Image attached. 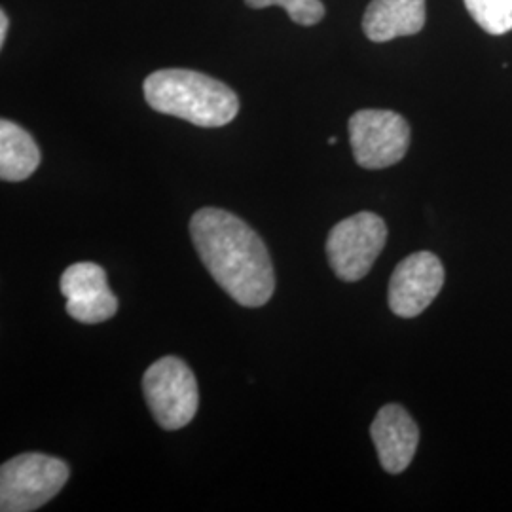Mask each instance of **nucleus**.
Masks as SVG:
<instances>
[{"mask_svg":"<svg viewBox=\"0 0 512 512\" xmlns=\"http://www.w3.org/2000/svg\"><path fill=\"white\" fill-rule=\"evenodd\" d=\"M425 25V0H372L363 18V31L372 42L418 35Z\"/></svg>","mask_w":512,"mask_h":512,"instance_id":"9d476101","label":"nucleus"},{"mask_svg":"<svg viewBox=\"0 0 512 512\" xmlns=\"http://www.w3.org/2000/svg\"><path fill=\"white\" fill-rule=\"evenodd\" d=\"M370 437L376 444L384 471L389 475H401L416 456L420 429L403 406L387 404L372 421Z\"/></svg>","mask_w":512,"mask_h":512,"instance_id":"1a4fd4ad","label":"nucleus"},{"mask_svg":"<svg viewBox=\"0 0 512 512\" xmlns=\"http://www.w3.org/2000/svg\"><path fill=\"white\" fill-rule=\"evenodd\" d=\"M40 165V150L35 139L10 120L0 122V179L21 183Z\"/></svg>","mask_w":512,"mask_h":512,"instance_id":"9b49d317","label":"nucleus"},{"mask_svg":"<svg viewBox=\"0 0 512 512\" xmlns=\"http://www.w3.org/2000/svg\"><path fill=\"white\" fill-rule=\"evenodd\" d=\"M387 243V226L376 213H357L338 222L327 239L330 268L338 279L355 283L372 270Z\"/></svg>","mask_w":512,"mask_h":512,"instance_id":"39448f33","label":"nucleus"},{"mask_svg":"<svg viewBox=\"0 0 512 512\" xmlns=\"http://www.w3.org/2000/svg\"><path fill=\"white\" fill-rule=\"evenodd\" d=\"M465 6L490 35H505L512 31V0H465Z\"/></svg>","mask_w":512,"mask_h":512,"instance_id":"f8f14e48","label":"nucleus"},{"mask_svg":"<svg viewBox=\"0 0 512 512\" xmlns=\"http://www.w3.org/2000/svg\"><path fill=\"white\" fill-rule=\"evenodd\" d=\"M8 25H10V21H8L6 12L2 10V12H0V46H4V42H6V35H8Z\"/></svg>","mask_w":512,"mask_h":512,"instance_id":"4468645a","label":"nucleus"},{"mask_svg":"<svg viewBox=\"0 0 512 512\" xmlns=\"http://www.w3.org/2000/svg\"><path fill=\"white\" fill-rule=\"evenodd\" d=\"M190 236L207 272L239 306L260 308L270 302L274 264L266 243L245 220L205 207L190 219Z\"/></svg>","mask_w":512,"mask_h":512,"instance_id":"f257e3e1","label":"nucleus"},{"mask_svg":"<svg viewBox=\"0 0 512 512\" xmlns=\"http://www.w3.org/2000/svg\"><path fill=\"white\" fill-rule=\"evenodd\" d=\"M61 294L67 298V313L78 323H103L118 311V298L110 291L107 272L95 262H76L59 281Z\"/></svg>","mask_w":512,"mask_h":512,"instance_id":"6e6552de","label":"nucleus"},{"mask_svg":"<svg viewBox=\"0 0 512 512\" xmlns=\"http://www.w3.org/2000/svg\"><path fill=\"white\" fill-rule=\"evenodd\" d=\"M329 145H336V137H330Z\"/></svg>","mask_w":512,"mask_h":512,"instance_id":"2eb2a0df","label":"nucleus"},{"mask_svg":"<svg viewBox=\"0 0 512 512\" xmlns=\"http://www.w3.org/2000/svg\"><path fill=\"white\" fill-rule=\"evenodd\" d=\"M444 285V266L429 251L406 256L389 281V308L404 319L418 317L439 296Z\"/></svg>","mask_w":512,"mask_h":512,"instance_id":"0eeeda50","label":"nucleus"},{"mask_svg":"<svg viewBox=\"0 0 512 512\" xmlns=\"http://www.w3.org/2000/svg\"><path fill=\"white\" fill-rule=\"evenodd\" d=\"M69 465L46 454H21L0 467V511H37L63 490Z\"/></svg>","mask_w":512,"mask_h":512,"instance_id":"7ed1b4c3","label":"nucleus"},{"mask_svg":"<svg viewBox=\"0 0 512 512\" xmlns=\"http://www.w3.org/2000/svg\"><path fill=\"white\" fill-rule=\"evenodd\" d=\"M145 99L156 112L186 120L200 128H222L239 112L232 88L207 74L188 69H164L150 74Z\"/></svg>","mask_w":512,"mask_h":512,"instance_id":"f03ea898","label":"nucleus"},{"mask_svg":"<svg viewBox=\"0 0 512 512\" xmlns=\"http://www.w3.org/2000/svg\"><path fill=\"white\" fill-rule=\"evenodd\" d=\"M249 8H270V6H281L287 10L289 18L294 23L311 27L317 25L321 19L325 18V6L321 0H245Z\"/></svg>","mask_w":512,"mask_h":512,"instance_id":"ddd939ff","label":"nucleus"},{"mask_svg":"<svg viewBox=\"0 0 512 512\" xmlns=\"http://www.w3.org/2000/svg\"><path fill=\"white\" fill-rule=\"evenodd\" d=\"M348 129L353 158L365 169L399 164L410 147V126L393 110H357Z\"/></svg>","mask_w":512,"mask_h":512,"instance_id":"423d86ee","label":"nucleus"},{"mask_svg":"<svg viewBox=\"0 0 512 512\" xmlns=\"http://www.w3.org/2000/svg\"><path fill=\"white\" fill-rule=\"evenodd\" d=\"M143 393L156 423L165 431L183 429L200 406L198 382L183 359L167 355L150 365L143 376Z\"/></svg>","mask_w":512,"mask_h":512,"instance_id":"20e7f679","label":"nucleus"}]
</instances>
